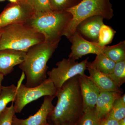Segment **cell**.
Masks as SVG:
<instances>
[{"label":"cell","instance_id":"1","mask_svg":"<svg viewBox=\"0 0 125 125\" xmlns=\"http://www.w3.org/2000/svg\"><path fill=\"white\" fill-rule=\"evenodd\" d=\"M79 75L67 80L57 90L56 105L48 117L49 125L64 123L73 125L80 119L83 113L84 106Z\"/></svg>","mask_w":125,"mask_h":125},{"label":"cell","instance_id":"2","mask_svg":"<svg viewBox=\"0 0 125 125\" xmlns=\"http://www.w3.org/2000/svg\"><path fill=\"white\" fill-rule=\"evenodd\" d=\"M60 42H43L31 47L26 52L24 61L19 67L26 76L27 87L40 85L47 79V63Z\"/></svg>","mask_w":125,"mask_h":125},{"label":"cell","instance_id":"3","mask_svg":"<svg viewBox=\"0 0 125 125\" xmlns=\"http://www.w3.org/2000/svg\"><path fill=\"white\" fill-rule=\"evenodd\" d=\"M72 16L66 11L34 13L24 24L42 34L45 42H60L63 31L71 21Z\"/></svg>","mask_w":125,"mask_h":125},{"label":"cell","instance_id":"4","mask_svg":"<svg viewBox=\"0 0 125 125\" xmlns=\"http://www.w3.org/2000/svg\"><path fill=\"white\" fill-rule=\"evenodd\" d=\"M1 29L0 50L10 49L27 52L33 46L45 41L42 34L25 24L10 25Z\"/></svg>","mask_w":125,"mask_h":125},{"label":"cell","instance_id":"5","mask_svg":"<svg viewBox=\"0 0 125 125\" xmlns=\"http://www.w3.org/2000/svg\"><path fill=\"white\" fill-rule=\"evenodd\" d=\"M66 11L72 15V19L63 31L62 36L67 39L76 31L82 21L94 16L99 15L110 20L114 16V10L110 0H82Z\"/></svg>","mask_w":125,"mask_h":125},{"label":"cell","instance_id":"6","mask_svg":"<svg viewBox=\"0 0 125 125\" xmlns=\"http://www.w3.org/2000/svg\"><path fill=\"white\" fill-rule=\"evenodd\" d=\"M20 81L17 86L16 97L14 102L16 113H20L27 104L43 96L56 97L57 90L49 78L40 85L33 87H27Z\"/></svg>","mask_w":125,"mask_h":125},{"label":"cell","instance_id":"7","mask_svg":"<svg viewBox=\"0 0 125 125\" xmlns=\"http://www.w3.org/2000/svg\"><path fill=\"white\" fill-rule=\"evenodd\" d=\"M89 58L79 62L69 58H63L56 63V67L47 72L48 78L53 83L57 90L59 89L70 79L76 75L85 74Z\"/></svg>","mask_w":125,"mask_h":125},{"label":"cell","instance_id":"8","mask_svg":"<svg viewBox=\"0 0 125 125\" xmlns=\"http://www.w3.org/2000/svg\"><path fill=\"white\" fill-rule=\"evenodd\" d=\"M34 13L32 7L25 0L8 4L0 13V30L10 25L24 24Z\"/></svg>","mask_w":125,"mask_h":125},{"label":"cell","instance_id":"9","mask_svg":"<svg viewBox=\"0 0 125 125\" xmlns=\"http://www.w3.org/2000/svg\"><path fill=\"white\" fill-rule=\"evenodd\" d=\"M68 39L72 44L69 58L74 60H78L87 54L97 55L103 53L105 46H101L98 42L86 40L76 31Z\"/></svg>","mask_w":125,"mask_h":125},{"label":"cell","instance_id":"10","mask_svg":"<svg viewBox=\"0 0 125 125\" xmlns=\"http://www.w3.org/2000/svg\"><path fill=\"white\" fill-rule=\"evenodd\" d=\"M55 97L54 96H45L39 110L33 115L26 119H19L15 115L12 119V125H49L48 117L55 107L52 101Z\"/></svg>","mask_w":125,"mask_h":125},{"label":"cell","instance_id":"11","mask_svg":"<svg viewBox=\"0 0 125 125\" xmlns=\"http://www.w3.org/2000/svg\"><path fill=\"white\" fill-rule=\"evenodd\" d=\"M79 80L83 102L84 111L95 108L100 91L89 76L79 75Z\"/></svg>","mask_w":125,"mask_h":125},{"label":"cell","instance_id":"12","mask_svg":"<svg viewBox=\"0 0 125 125\" xmlns=\"http://www.w3.org/2000/svg\"><path fill=\"white\" fill-rule=\"evenodd\" d=\"M104 19L99 15L87 18L78 24L76 31L81 36H84L89 41L98 42L99 31L102 25L104 24Z\"/></svg>","mask_w":125,"mask_h":125},{"label":"cell","instance_id":"13","mask_svg":"<svg viewBox=\"0 0 125 125\" xmlns=\"http://www.w3.org/2000/svg\"><path fill=\"white\" fill-rule=\"evenodd\" d=\"M26 52L12 49L0 50V73L6 76L24 61Z\"/></svg>","mask_w":125,"mask_h":125},{"label":"cell","instance_id":"14","mask_svg":"<svg viewBox=\"0 0 125 125\" xmlns=\"http://www.w3.org/2000/svg\"><path fill=\"white\" fill-rule=\"evenodd\" d=\"M87 69L89 73V77L98 87L100 92H116L121 94L123 91L118 87L108 75L99 71L92 67L90 62L87 64Z\"/></svg>","mask_w":125,"mask_h":125},{"label":"cell","instance_id":"15","mask_svg":"<svg viewBox=\"0 0 125 125\" xmlns=\"http://www.w3.org/2000/svg\"><path fill=\"white\" fill-rule=\"evenodd\" d=\"M122 94L116 92H100L98 97L95 110L100 120L105 117L111 110L115 101Z\"/></svg>","mask_w":125,"mask_h":125},{"label":"cell","instance_id":"16","mask_svg":"<svg viewBox=\"0 0 125 125\" xmlns=\"http://www.w3.org/2000/svg\"><path fill=\"white\" fill-rule=\"evenodd\" d=\"M90 64L100 72L108 75L112 72L116 63L110 60L104 53L96 55L94 60Z\"/></svg>","mask_w":125,"mask_h":125},{"label":"cell","instance_id":"17","mask_svg":"<svg viewBox=\"0 0 125 125\" xmlns=\"http://www.w3.org/2000/svg\"><path fill=\"white\" fill-rule=\"evenodd\" d=\"M103 53L115 63L125 60V41L113 46H105Z\"/></svg>","mask_w":125,"mask_h":125},{"label":"cell","instance_id":"18","mask_svg":"<svg viewBox=\"0 0 125 125\" xmlns=\"http://www.w3.org/2000/svg\"><path fill=\"white\" fill-rule=\"evenodd\" d=\"M17 89V86L14 84L8 86H2L0 94V114L7 107L8 103L15 101Z\"/></svg>","mask_w":125,"mask_h":125},{"label":"cell","instance_id":"19","mask_svg":"<svg viewBox=\"0 0 125 125\" xmlns=\"http://www.w3.org/2000/svg\"><path fill=\"white\" fill-rule=\"evenodd\" d=\"M106 116L120 121L125 118V94L115 101L111 110Z\"/></svg>","mask_w":125,"mask_h":125},{"label":"cell","instance_id":"20","mask_svg":"<svg viewBox=\"0 0 125 125\" xmlns=\"http://www.w3.org/2000/svg\"><path fill=\"white\" fill-rule=\"evenodd\" d=\"M108 75L118 87H120L125 82V60L116 62L112 72Z\"/></svg>","mask_w":125,"mask_h":125},{"label":"cell","instance_id":"21","mask_svg":"<svg viewBox=\"0 0 125 125\" xmlns=\"http://www.w3.org/2000/svg\"><path fill=\"white\" fill-rule=\"evenodd\" d=\"M116 33V31L111 27L105 24H103L99 34L98 42L99 45L102 47H105L111 43Z\"/></svg>","mask_w":125,"mask_h":125},{"label":"cell","instance_id":"22","mask_svg":"<svg viewBox=\"0 0 125 125\" xmlns=\"http://www.w3.org/2000/svg\"><path fill=\"white\" fill-rule=\"evenodd\" d=\"M82 0H49V5L52 11H66L78 4Z\"/></svg>","mask_w":125,"mask_h":125},{"label":"cell","instance_id":"23","mask_svg":"<svg viewBox=\"0 0 125 125\" xmlns=\"http://www.w3.org/2000/svg\"><path fill=\"white\" fill-rule=\"evenodd\" d=\"M77 123L78 125H101V120L98 117L95 108L87 109Z\"/></svg>","mask_w":125,"mask_h":125},{"label":"cell","instance_id":"24","mask_svg":"<svg viewBox=\"0 0 125 125\" xmlns=\"http://www.w3.org/2000/svg\"><path fill=\"white\" fill-rule=\"evenodd\" d=\"M32 7L34 13L52 11L49 0H25Z\"/></svg>","mask_w":125,"mask_h":125},{"label":"cell","instance_id":"25","mask_svg":"<svg viewBox=\"0 0 125 125\" xmlns=\"http://www.w3.org/2000/svg\"><path fill=\"white\" fill-rule=\"evenodd\" d=\"M15 113L12 103L10 106L7 107L0 114V125H12V119Z\"/></svg>","mask_w":125,"mask_h":125},{"label":"cell","instance_id":"26","mask_svg":"<svg viewBox=\"0 0 125 125\" xmlns=\"http://www.w3.org/2000/svg\"><path fill=\"white\" fill-rule=\"evenodd\" d=\"M120 121L106 116L101 120V125H120Z\"/></svg>","mask_w":125,"mask_h":125},{"label":"cell","instance_id":"27","mask_svg":"<svg viewBox=\"0 0 125 125\" xmlns=\"http://www.w3.org/2000/svg\"><path fill=\"white\" fill-rule=\"evenodd\" d=\"M4 75L0 73V94L1 92V89H2V85L1 84V83L2 80L4 79Z\"/></svg>","mask_w":125,"mask_h":125},{"label":"cell","instance_id":"28","mask_svg":"<svg viewBox=\"0 0 125 125\" xmlns=\"http://www.w3.org/2000/svg\"><path fill=\"white\" fill-rule=\"evenodd\" d=\"M120 125H125V118H123L120 121Z\"/></svg>","mask_w":125,"mask_h":125},{"label":"cell","instance_id":"29","mask_svg":"<svg viewBox=\"0 0 125 125\" xmlns=\"http://www.w3.org/2000/svg\"><path fill=\"white\" fill-rule=\"evenodd\" d=\"M10 3H15L18 2V0H8Z\"/></svg>","mask_w":125,"mask_h":125},{"label":"cell","instance_id":"30","mask_svg":"<svg viewBox=\"0 0 125 125\" xmlns=\"http://www.w3.org/2000/svg\"><path fill=\"white\" fill-rule=\"evenodd\" d=\"M2 29L0 30V37L1 36V34L2 33Z\"/></svg>","mask_w":125,"mask_h":125},{"label":"cell","instance_id":"31","mask_svg":"<svg viewBox=\"0 0 125 125\" xmlns=\"http://www.w3.org/2000/svg\"><path fill=\"white\" fill-rule=\"evenodd\" d=\"M71 125L69 124H67V123H64V124H62V125Z\"/></svg>","mask_w":125,"mask_h":125},{"label":"cell","instance_id":"32","mask_svg":"<svg viewBox=\"0 0 125 125\" xmlns=\"http://www.w3.org/2000/svg\"><path fill=\"white\" fill-rule=\"evenodd\" d=\"M5 0H0V1H5Z\"/></svg>","mask_w":125,"mask_h":125},{"label":"cell","instance_id":"33","mask_svg":"<svg viewBox=\"0 0 125 125\" xmlns=\"http://www.w3.org/2000/svg\"><path fill=\"white\" fill-rule=\"evenodd\" d=\"M78 125V123H75V124H74V125Z\"/></svg>","mask_w":125,"mask_h":125},{"label":"cell","instance_id":"34","mask_svg":"<svg viewBox=\"0 0 125 125\" xmlns=\"http://www.w3.org/2000/svg\"></svg>","mask_w":125,"mask_h":125}]
</instances>
